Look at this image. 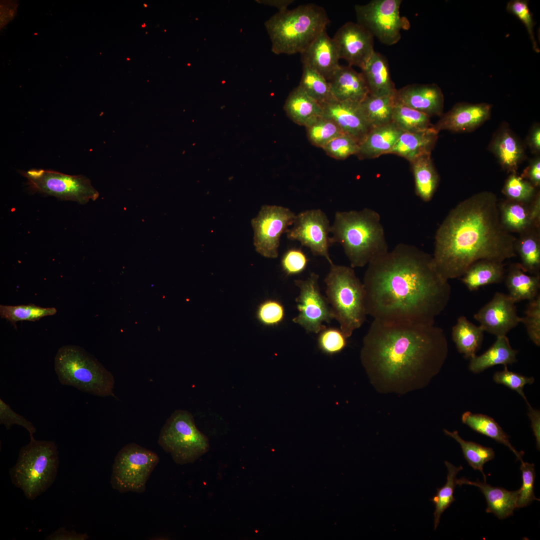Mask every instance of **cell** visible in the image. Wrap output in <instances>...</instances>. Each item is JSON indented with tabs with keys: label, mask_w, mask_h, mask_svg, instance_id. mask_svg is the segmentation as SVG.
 Wrapping results in <instances>:
<instances>
[{
	"label": "cell",
	"mask_w": 540,
	"mask_h": 540,
	"mask_svg": "<svg viewBox=\"0 0 540 540\" xmlns=\"http://www.w3.org/2000/svg\"><path fill=\"white\" fill-rule=\"evenodd\" d=\"M364 276L366 314L374 320L434 324L450 297L432 256L399 244L370 262Z\"/></svg>",
	"instance_id": "6da1fadb"
},
{
	"label": "cell",
	"mask_w": 540,
	"mask_h": 540,
	"mask_svg": "<svg viewBox=\"0 0 540 540\" xmlns=\"http://www.w3.org/2000/svg\"><path fill=\"white\" fill-rule=\"evenodd\" d=\"M448 352L444 332L434 324L374 320L360 357L378 392L404 394L426 386L440 370Z\"/></svg>",
	"instance_id": "7a4b0ae2"
},
{
	"label": "cell",
	"mask_w": 540,
	"mask_h": 540,
	"mask_svg": "<svg viewBox=\"0 0 540 540\" xmlns=\"http://www.w3.org/2000/svg\"><path fill=\"white\" fill-rule=\"evenodd\" d=\"M516 238L502 225L496 196L484 191L450 210L438 228L432 256L446 280L462 276L474 262H500L516 256Z\"/></svg>",
	"instance_id": "3957f363"
},
{
	"label": "cell",
	"mask_w": 540,
	"mask_h": 540,
	"mask_svg": "<svg viewBox=\"0 0 540 540\" xmlns=\"http://www.w3.org/2000/svg\"><path fill=\"white\" fill-rule=\"evenodd\" d=\"M330 233V244L342 247L352 268L368 265L388 250L380 214L370 208L336 212Z\"/></svg>",
	"instance_id": "277c9868"
},
{
	"label": "cell",
	"mask_w": 540,
	"mask_h": 540,
	"mask_svg": "<svg viewBox=\"0 0 540 540\" xmlns=\"http://www.w3.org/2000/svg\"><path fill=\"white\" fill-rule=\"evenodd\" d=\"M330 22L325 10L314 4L279 11L264 23L276 54L302 52Z\"/></svg>",
	"instance_id": "5b68a950"
},
{
	"label": "cell",
	"mask_w": 540,
	"mask_h": 540,
	"mask_svg": "<svg viewBox=\"0 0 540 540\" xmlns=\"http://www.w3.org/2000/svg\"><path fill=\"white\" fill-rule=\"evenodd\" d=\"M324 282L326 298L334 318L348 338L363 324L368 315L363 283L351 266L334 264Z\"/></svg>",
	"instance_id": "8992f818"
},
{
	"label": "cell",
	"mask_w": 540,
	"mask_h": 540,
	"mask_svg": "<svg viewBox=\"0 0 540 540\" xmlns=\"http://www.w3.org/2000/svg\"><path fill=\"white\" fill-rule=\"evenodd\" d=\"M54 367L60 383L93 395L114 396V378L83 348L66 345L58 350Z\"/></svg>",
	"instance_id": "52a82bcc"
},
{
	"label": "cell",
	"mask_w": 540,
	"mask_h": 540,
	"mask_svg": "<svg viewBox=\"0 0 540 540\" xmlns=\"http://www.w3.org/2000/svg\"><path fill=\"white\" fill-rule=\"evenodd\" d=\"M30 438V442L21 448L10 475L15 486L22 490L28 499L33 500L54 482L59 458L54 442Z\"/></svg>",
	"instance_id": "ba28073f"
},
{
	"label": "cell",
	"mask_w": 540,
	"mask_h": 540,
	"mask_svg": "<svg viewBox=\"0 0 540 540\" xmlns=\"http://www.w3.org/2000/svg\"><path fill=\"white\" fill-rule=\"evenodd\" d=\"M158 444L180 464L194 462L209 450L207 437L196 428L192 414L176 410L162 428Z\"/></svg>",
	"instance_id": "9c48e42d"
},
{
	"label": "cell",
	"mask_w": 540,
	"mask_h": 540,
	"mask_svg": "<svg viewBox=\"0 0 540 540\" xmlns=\"http://www.w3.org/2000/svg\"><path fill=\"white\" fill-rule=\"evenodd\" d=\"M160 458L154 452L136 443L123 446L116 456L112 466L110 484L120 493H142Z\"/></svg>",
	"instance_id": "30bf717a"
},
{
	"label": "cell",
	"mask_w": 540,
	"mask_h": 540,
	"mask_svg": "<svg viewBox=\"0 0 540 540\" xmlns=\"http://www.w3.org/2000/svg\"><path fill=\"white\" fill-rule=\"evenodd\" d=\"M401 0H372L356 4L357 22L382 44L392 46L401 38L402 30L410 27L409 20L400 14Z\"/></svg>",
	"instance_id": "8fae6325"
},
{
	"label": "cell",
	"mask_w": 540,
	"mask_h": 540,
	"mask_svg": "<svg viewBox=\"0 0 540 540\" xmlns=\"http://www.w3.org/2000/svg\"><path fill=\"white\" fill-rule=\"evenodd\" d=\"M22 174L27 178L30 188L35 192L80 204L94 200L98 197V192L90 180L82 175L72 176L44 169H32Z\"/></svg>",
	"instance_id": "7c38bea8"
},
{
	"label": "cell",
	"mask_w": 540,
	"mask_h": 540,
	"mask_svg": "<svg viewBox=\"0 0 540 540\" xmlns=\"http://www.w3.org/2000/svg\"><path fill=\"white\" fill-rule=\"evenodd\" d=\"M296 215L288 208L263 206L251 221L256 252L266 258H276L280 236L292 225Z\"/></svg>",
	"instance_id": "4fadbf2b"
},
{
	"label": "cell",
	"mask_w": 540,
	"mask_h": 540,
	"mask_svg": "<svg viewBox=\"0 0 540 540\" xmlns=\"http://www.w3.org/2000/svg\"><path fill=\"white\" fill-rule=\"evenodd\" d=\"M319 276L312 272L305 280H294L300 293L296 298L298 314L292 319L308 332L319 333L334 319L326 298L321 294L318 285Z\"/></svg>",
	"instance_id": "5bb4252c"
},
{
	"label": "cell",
	"mask_w": 540,
	"mask_h": 540,
	"mask_svg": "<svg viewBox=\"0 0 540 540\" xmlns=\"http://www.w3.org/2000/svg\"><path fill=\"white\" fill-rule=\"evenodd\" d=\"M286 232L288 238L299 242L314 256L324 258L333 264L328 252L330 226L326 214L320 209L304 210L296 215L292 225Z\"/></svg>",
	"instance_id": "9a60e30c"
},
{
	"label": "cell",
	"mask_w": 540,
	"mask_h": 540,
	"mask_svg": "<svg viewBox=\"0 0 540 540\" xmlns=\"http://www.w3.org/2000/svg\"><path fill=\"white\" fill-rule=\"evenodd\" d=\"M372 34L358 22H347L332 39L340 59L362 70L374 52Z\"/></svg>",
	"instance_id": "2e32d148"
},
{
	"label": "cell",
	"mask_w": 540,
	"mask_h": 540,
	"mask_svg": "<svg viewBox=\"0 0 540 540\" xmlns=\"http://www.w3.org/2000/svg\"><path fill=\"white\" fill-rule=\"evenodd\" d=\"M515 304L508 294L496 292L492 299L476 313L474 318L484 332L496 337L506 336L520 322Z\"/></svg>",
	"instance_id": "e0dca14e"
},
{
	"label": "cell",
	"mask_w": 540,
	"mask_h": 540,
	"mask_svg": "<svg viewBox=\"0 0 540 540\" xmlns=\"http://www.w3.org/2000/svg\"><path fill=\"white\" fill-rule=\"evenodd\" d=\"M492 108L491 104L485 102H458L440 116L434 128L438 132L444 130L454 132H471L490 119Z\"/></svg>",
	"instance_id": "ac0fdd59"
},
{
	"label": "cell",
	"mask_w": 540,
	"mask_h": 540,
	"mask_svg": "<svg viewBox=\"0 0 540 540\" xmlns=\"http://www.w3.org/2000/svg\"><path fill=\"white\" fill-rule=\"evenodd\" d=\"M322 116L336 122L343 132L360 142L370 130L360 104L332 99L320 104Z\"/></svg>",
	"instance_id": "d6986e66"
},
{
	"label": "cell",
	"mask_w": 540,
	"mask_h": 540,
	"mask_svg": "<svg viewBox=\"0 0 540 540\" xmlns=\"http://www.w3.org/2000/svg\"><path fill=\"white\" fill-rule=\"evenodd\" d=\"M396 101L430 117L443 114L444 96L435 84H412L396 90Z\"/></svg>",
	"instance_id": "ffe728a7"
},
{
	"label": "cell",
	"mask_w": 540,
	"mask_h": 540,
	"mask_svg": "<svg viewBox=\"0 0 540 540\" xmlns=\"http://www.w3.org/2000/svg\"><path fill=\"white\" fill-rule=\"evenodd\" d=\"M302 65L316 70L329 81L340 66V57L332 38L324 30L301 54Z\"/></svg>",
	"instance_id": "44dd1931"
},
{
	"label": "cell",
	"mask_w": 540,
	"mask_h": 540,
	"mask_svg": "<svg viewBox=\"0 0 540 540\" xmlns=\"http://www.w3.org/2000/svg\"><path fill=\"white\" fill-rule=\"evenodd\" d=\"M488 149L502 168L510 173H516L519 165L526 158L523 144L506 124L495 132Z\"/></svg>",
	"instance_id": "7402d4cb"
},
{
	"label": "cell",
	"mask_w": 540,
	"mask_h": 540,
	"mask_svg": "<svg viewBox=\"0 0 540 540\" xmlns=\"http://www.w3.org/2000/svg\"><path fill=\"white\" fill-rule=\"evenodd\" d=\"M334 99L360 103L369 94L365 78L350 66H342L328 81Z\"/></svg>",
	"instance_id": "603a6c76"
},
{
	"label": "cell",
	"mask_w": 540,
	"mask_h": 540,
	"mask_svg": "<svg viewBox=\"0 0 540 540\" xmlns=\"http://www.w3.org/2000/svg\"><path fill=\"white\" fill-rule=\"evenodd\" d=\"M457 484H468L478 487L485 496L487 513H492L500 519L507 518L514 514L517 508L519 490L509 491L502 488L496 487L482 482L478 480L473 482L462 478L457 479Z\"/></svg>",
	"instance_id": "cb8c5ba5"
},
{
	"label": "cell",
	"mask_w": 540,
	"mask_h": 540,
	"mask_svg": "<svg viewBox=\"0 0 540 540\" xmlns=\"http://www.w3.org/2000/svg\"><path fill=\"white\" fill-rule=\"evenodd\" d=\"M434 126L416 132H402L388 154L403 157L410 162L424 155L431 154L438 138Z\"/></svg>",
	"instance_id": "d4e9b609"
},
{
	"label": "cell",
	"mask_w": 540,
	"mask_h": 540,
	"mask_svg": "<svg viewBox=\"0 0 540 540\" xmlns=\"http://www.w3.org/2000/svg\"><path fill=\"white\" fill-rule=\"evenodd\" d=\"M402 132L392 122L371 128L360 142L356 156L364 159L388 154Z\"/></svg>",
	"instance_id": "484cf974"
},
{
	"label": "cell",
	"mask_w": 540,
	"mask_h": 540,
	"mask_svg": "<svg viewBox=\"0 0 540 540\" xmlns=\"http://www.w3.org/2000/svg\"><path fill=\"white\" fill-rule=\"evenodd\" d=\"M362 70L370 94L384 96L396 94V89L391 78L388 64L382 54L375 51Z\"/></svg>",
	"instance_id": "4316f807"
},
{
	"label": "cell",
	"mask_w": 540,
	"mask_h": 540,
	"mask_svg": "<svg viewBox=\"0 0 540 540\" xmlns=\"http://www.w3.org/2000/svg\"><path fill=\"white\" fill-rule=\"evenodd\" d=\"M518 352L512 348L506 336H498L492 346L483 354L470 360L468 368L472 372L478 374L496 365L512 364L517 361Z\"/></svg>",
	"instance_id": "83f0119b"
},
{
	"label": "cell",
	"mask_w": 540,
	"mask_h": 540,
	"mask_svg": "<svg viewBox=\"0 0 540 540\" xmlns=\"http://www.w3.org/2000/svg\"><path fill=\"white\" fill-rule=\"evenodd\" d=\"M505 284L508 295L515 303L524 300L530 301L539 294L540 276L528 275L519 263L512 264L508 268Z\"/></svg>",
	"instance_id": "f1b7e54d"
},
{
	"label": "cell",
	"mask_w": 540,
	"mask_h": 540,
	"mask_svg": "<svg viewBox=\"0 0 540 540\" xmlns=\"http://www.w3.org/2000/svg\"><path fill=\"white\" fill-rule=\"evenodd\" d=\"M416 195L424 202H430L439 184V175L431 154L421 156L410 162Z\"/></svg>",
	"instance_id": "f546056e"
},
{
	"label": "cell",
	"mask_w": 540,
	"mask_h": 540,
	"mask_svg": "<svg viewBox=\"0 0 540 540\" xmlns=\"http://www.w3.org/2000/svg\"><path fill=\"white\" fill-rule=\"evenodd\" d=\"M284 108L290 120L300 126H305L314 118L322 115L321 104L298 86L290 93Z\"/></svg>",
	"instance_id": "4dcf8cb0"
},
{
	"label": "cell",
	"mask_w": 540,
	"mask_h": 540,
	"mask_svg": "<svg viewBox=\"0 0 540 540\" xmlns=\"http://www.w3.org/2000/svg\"><path fill=\"white\" fill-rule=\"evenodd\" d=\"M504 266L503 262L488 260H478L468 267L462 276V280L470 291L476 290L481 286L488 284L499 283L504 278Z\"/></svg>",
	"instance_id": "1f68e13d"
},
{
	"label": "cell",
	"mask_w": 540,
	"mask_h": 540,
	"mask_svg": "<svg viewBox=\"0 0 540 540\" xmlns=\"http://www.w3.org/2000/svg\"><path fill=\"white\" fill-rule=\"evenodd\" d=\"M484 332L480 326L474 324L466 316H461L452 328V336L458 352L470 360L476 356L480 348Z\"/></svg>",
	"instance_id": "d6a6232c"
},
{
	"label": "cell",
	"mask_w": 540,
	"mask_h": 540,
	"mask_svg": "<svg viewBox=\"0 0 540 540\" xmlns=\"http://www.w3.org/2000/svg\"><path fill=\"white\" fill-rule=\"evenodd\" d=\"M540 228H532L520 234L516 242L519 263L526 272L538 275L540 270Z\"/></svg>",
	"instance_id": "836d02e7"
},
{
	"label": "cell",
	"mask_w": 540,
	"mask_h": 540,
	"mask_svg": "<svg viewBox=\"0 0 540 540\" xmlns=\"http://www.w3.org/2000/svg\"><path fill=\"white\" fill-rule=\"evenodd\" d=\"M498 209L500 223L510 233L520 234L530 228H535L532 222L529 204L507 199L498 204Z\"/></svg>",
	"instance_id": "e575fe53"
},
{
	"label": "cell",
	"mask_w": 540,
	"mask_h": 540,
	"mask_svg": "<svg viewBox=\"0 0 540 540\" xmlns=\"http://www.w3.org/2000/svg\"><path fill=\"white\" fill-rule=\"evenodd\" d=\"M395 104V94L378 96L369 94L360 106L371 129L392 122Z\"/></svg>",
	"instance_id": "d590c367"
},
{
	"label": "cell",
	"mask_w": 540,
	"mask_h": 540,
	"mask_svg": "<svg viewBox=\"0 0 540 540\" xmlns=\"http://www.w3.org/2000/svg\"><path fill=\"white\" fill-rule=\"evenodd\" d=\"M462 422L474 431L489 437L508 447L517 458L522 460V452H518L509 440V436L492 418L484 414L464 412L462 416Z\"/></svg>",
	"instance_id": "8d00e7d4"
},
{
	"label": "cell",
	"mask_w": 540,
	"mask_h": 540,
	"mask_svg": "<svg viewBox=\"0 0 540 540\" xmlns=\"http://www.w3.org/2000/svg\"><path fill=\"white\" fill-rule=\"evenodd\" d=\"M430 118L422 112L396 101L392 122L402 132H416L433 126L430 124Z\"/></svg>",
	"instance_id": "74e56055"
},
{
	"label": "cell",
	"mask_w": 540,
	"mask_h": 540,
	"mask_svg": "<svg viewBox=\"0 0 540 540\" xmlns=\"http://www.w3.org/2000/svg\"><path fill=\"white\" fill-rule=\"evenodd\" d=\"M444 464L448 471L446 482L443 486L437 488L436 494L430 500L435 506L434 514V530L440 523L442 513L455 500L454 492L457 485L456 475L463 469L462 466H456L448 461H445Z\"/></svg>",
	"instance_id": "f35d334b"
},
{
	"label": "cell",
	"mask_w": 540,
	"mask_h": 540,
	"mask_svg": "<svg viewBox=\"0 0 540 540\" xmlns=\"http://www.w3.org/2000/svg\"><path fill=\"white\" fill-rule=\"evenodd\" d=\"M444 432L460 444L464 456L469 465L474 470L480 471L482 474L484 482H486V477L483 468L486 462L494 458L495 454L493 449L474 442L464 440L459 436L457 431L451 432L444 430Z\"/></svg>",
	"instance_id": "ab89813d"
},
{
	"label": "cell",
	"mask_w": 540,
	"mask_h": 540,
	"mask_svg": "<svg viewBox=\"0 0 540 540\" xmlns=\"http://www.w3.org/2000/svg\"><path fill=\"white\" fill-rule=\"evenodd\" d=\"M298 86L320 104L334 99L329 82L306 65H303L302 76Z\"/></svg>",
	"instance_id": "60d3db41"
},
{
	"label": "cell",
	"mask_w": 540,
	"mask_h": 540,
	"mask_svg": "<svg viewBox=\"0 0 540 540\" xmlns=\"http://www.w3.org/2000/svg\"><path fill=\"white\" fill-rule=\"evenodd\" d=\"M304 126L310 142L322 148L333 139L344 134L336 122L322 115L314 118Z\"/></svg>",
	"instance_id": "b9f144b4"
},
{
	"label": "cell",
	"mask_w": 540,
	"mask_h": 540,
	"mask_svg": "<svg viewBox=\"0 0 540 540\" xmlns=\"http://www.w3.org/2000/svg\"><path fill=\"white\" fill-rule=\"evenodd\" d=\"M54 308H43L33 304L18 306L0 305L1 318L10 322L16 328V324L19 321L38 320L42 318L52 316L56 313Z\"/></svg>",
	"instance_id": "7bdbcfd3"
},
{
	"label": "cell",
	"mask_w": 540,
	"mask_h": 540,
	"mask_svg": "<svg viewBox=\"0 0 540 540\" xmlns=\"http://www.w3.org/2000/svg\"><path fill=\"white\" fill-rule=\"evenodd\" d=\"M537 192L536 188L517 172L510 174L502 190L508 200L526 204L533 200Z\"/></svg>",
	"instance_id": "ee69618b"
},
{
	"label": "cell",
	"mask_w": 540,
	"mask_h": 540,
	"mask_svg": "<svg viewBox=\"0 0 540 540\" xmlns=\"http://www.w3.org/2000/svg\"><path fill=\"white\" fill-rule=\"evenodd\" d=\"M322 149L332 158L344 160L358 154L359 142L352 136L344 133L333 139Z\"/></svg>",
	"instance_id": "f6af8a7d"
},
{
	"label": "cell",
	"mask_w": 540,
	"mask_h": 540,
	"mask_svg": "<svg viewBox=\"0 0 540 540\" xmlns=\"http://www.w3.org/2000/svg\"><path fill=\"white\" fill-rule=\"evenodd\" d=\"M347 338L340 328L326 327L319 332L318 344L324 354L334 355L345 348Z\"/></svg>",
	"instance_id": "bcb514c9"
},
{
	"label": "cell",
	"mask_w": 540,
	"mask_h": 540,
	"mask_svg": "<svg viewBox=\"0 0 540 540\" xmlns=\"http://www.w3.org/2000/svg\"><path fill=\"white\" fill-rule=\"evenodd\" d=\"M521 461L520 470L522 472V485L519 489L517 508L526 506L534 500H540L534 496V484L536 473L534 465Z\"/></svg>",
	"instance_id": "7dc6e473"
},
{
	"label": "cell",
	"mask_w": 540,
	"mask_h": 540,
	"mask_svg": "<svg viewBox=\"0 0 540 540\" xmlns=\"http://www.w3.org/2000/svg\"><path fill=\"white\" fill-rule=\"evenodd\" d=\"M507 11L517 17L524 25L529 34L534 50L537 53L540 52L534 37V28L536 22L532 18L526 0H510L506 6Z\"/></svg>",
	"instance_id": "c3c4849f"
},
{
	"label": "cell",
	"mask_w": 540,
	"mask_h": 540,
	"mask_svg": "<svg viewBox=\"0 0 540 540\" xmlns=\"http://www.w3.org/2000/svg\"><path fill=\"white\" fill-rule=\"evenodd\" d=\"M525 316L520 318L530 340L537 346H540V296L529 301Z\"/></svg>",
	"instance_id": "681fc988"
},
{
	"label": "cell",
	"mask_w": 540,
	"mask_h": 540,
	"mask_svg": "<svg viewBox=\"0 0 540 540\" xmlns=\"http://www.w3.org/2000/svg\"><path fill=\"white\" fill-rule=\"evenodd\" d=\"M494 381L498 384H502L510 389L515 390L525 400L527 404H529L524 395L523 389L526 384H532L534 382L533 377H526L519 374L509 371L507 366H504L502 371L496 372L493 376Z\"/></svg>",
	"instance_id": "f907efd6"
},
{
	"label": "cell",
	"mask_w": 540,
	"mask_h": 540,
	"mask_svg": "<svg viewBox=\"0 0 540 540\" xmlns=\"http://www.w3.org/2000/svg\"><path fill=\"white\" fill-rule=\"evenodd\" d=\"M257 318L262 324L274 326L280 324L284 318V308L280 302L268 300L262 302L257 310Z\"/></svg>",
	"instance_id": "816d5d0a"
},
{
	"label": "cell",
	"mask_w": 540,
	"mask_h": 540,
	"mask_svg": "<svg viewBox=\"0 0 540 540\" xmlns=\"http://www.w3.org/2000/svg\"><path fill=\"white\" fill-rule=\"evenodd\" d=\"M308 259L300 248H292L283 255L281 265L284 272L288 276L300 274L306 268Z\"/></svg>",
	"instance_id": "f5cc1de1"
},
{
	"label": "cell",
	"mask_w": 540,
	"mask_h": 540,
	"mask_svg": "<svg viewBox=\"0 0 540 540\" xmlns=\"http://www.w3.org/2000/svg\"><path fill=\"white\" fill-rule=\"evenodd\" d=\"M0 424H3L8 430L14 424H18L24 427L29 432L30 437H33L36 432V428L34 424L22 416L14 412L8 404L2 399H0Z\"/></svg>",
	"instance_id": "db71d44e"
},
{
	"label": "cell",
	"mask_w": 540,
	"mask_h": 540,
	"mask_svg": "<svg viewBox=\"0 0 540 540\" xmlns=\"http://www.w3.org/2000/svg\"><path fill=\"white\" fill-rule=\"evenodd\" d=\"M523 178L530 182L535 188L540 186V158L536 156L532 159L528 165L520 175Z\"/></svg>",
	"instance_id": "11a10c76"
},
{
	"label": "cell",
	"mask_w": 540,
	"mask_h": 540,
	"mask_svg": "<svg viewBox=\"0 0 540 540\" xmlns=\"http://www.w3.org/2000/svg\"><path fill=\"white\" fill-rule=\"evenodd\" d=\"M526 144L532 152L539 156L540 152V126L536 123L534 124L527 136Z\"/></svg>",
	"instance_id": "9f6ffc18"
},
{
	"label": "cell",
	"mask_w": 540,
	"mask_h": 540,
	"mask_svg": "<svg viewBox=\"0 0 540 540\" xmlns=\"http://www.w3.org/2000/svg\"><path fill=\"white\" fill-rule=\"evenodd\" d=\"M89 536L86 534H78L74 531L69 532L64 528H60L52 534L48 536L46 540H85Z\"/></svg>",
	"instance_id": "6f0895ef"
},
{
	"label": "cell",
	"mask_w": 540,
	"mask_h": 540,
	"mask_svg": "<svg viewBox=\"0 0 540 540\" xmlns=\"http://www.w3.org/2000/svg\"><path fill=\"white\" fill-rule=\"evenodd\" d=\"M528 416L531 421V427L536 438L537 448L539 450L540 447V412L539 410L534 409L530 404H528Z\"/></svg>",
	"instance_id": "680465c9"
},
{
	"label": "cell",
	"mask_w": 540,
	"mask_h": 540,
	"mask_svg": "<svg viewBox=\"0 0 540 540\" xmlns=\"http://www.w3.org/2000/svg\"><path fill=\"white\" fill-rule=\"evenodd\" d=\"M530 215L532 224L540 228V193L538 191L533 200L529 204Z\"/></svg>",
	"instance_id": "91938a15"
},
{
	"label": "cell",
	"mask_w": 540,
	"mask_h": 540,
	"mask_svg": "<svg viewBox=\"0 0 540 540\" xmlns=\"http://www.w3.org/2000/svg\"><path fill=\"white\" fill-rule=\"evenodd\" d=\"M294 2L293 0H264L260 1V2L276 6L279 9V11H282L287 10L288 6Z\"/></svg>",
	"instance_id": "94428289"
}]
</instances>
